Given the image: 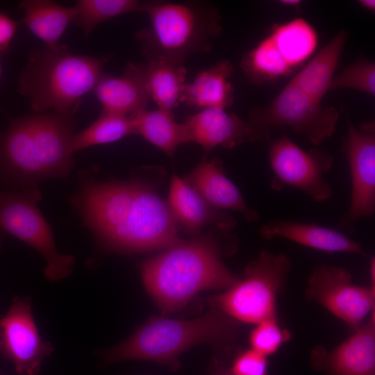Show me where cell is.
Instances as JSON below:
<instances>
[{
    "label": "cell",
    "mask_w": 375,
    "mask_h": 375,
    "mask_svg": "<svg viewBox=\"0 0 375 375\" xmlns=\"http://www.w3.org/2000/svg\"><path fill=\"white\" fill-rule=\"evenodd\" d=\"M31 115L33 133L45 178H65L74 167L71 149L75 128L74 115L56 112Z\"/></svg>",
    "instance_id": "5bb4252c"
},
{
    "label": "cell",
    "mask_w": 375,
    "mask_h": 375,
    "mask_svg": "<svg viewBox=\"0 0 375 375\" xmlns=\"http://www.w3.org/2000/svg\"><path fill=\"white\" fill-rule=\"evenodd\" d=\"M42 199L38 187L0 190V226L36 250L45 261L46 278L56 282L71 274L75 259L58 251L51 228L38 207Z\"/></svg>",
    "instance_id": "ba28073f"
},
{
    "label": "cell",
    "mask_w": 375,
    "mask_h": 375,
    "mask_svg": "<svg viewBox=\"0 0 375 375\" xmlns=\"http://www.w3.org/2000/svg\"><path fill=\"white\" fill-rule=\"evenodd\" d=\"M352 89L371 96L375 94V64L372 60L359 58L334 76L331 90Z\"/></svg>",
    "instance_id": "f546056e"
},
{
    "label": "cell",
    "mask_w": 375,
    "mask_h": 375,
    "mask_svg": "<svg viewBox=\"0 0 375 375\" xmlns=\"http://www.w3.org/2000/svg\"><path fill=\"white\" fill-rule=\"evenodd\" d=\"M291 269L288 256L263 249L242 278L210 299L213 308L237 322L258 324L276 318V297Z\"/></svg>",
    "instance_id": "8992f818"
},
{
    "label": "cell",
    "mask_w": 375,
    "mask_h": 375,
    "mask_svg": "<svg viewBox=\"0 0 375 375\" xmlns=\"http://www.w3.org/2000/svg\"><path fill=\"white\" fill-rule=\"evenodd\" d=\"M237 331V321L215 308L192 319L153 317L102 357L108 364L144 360L177 371L178 357L185 351L199 344L228 341Z\"/></svg>",
    "instance_id": "277c9868"
},
{
    "label": "cell",
    "mask_w": 375,
    "mask_h": 375,
    "mask_svg": "<svg viewBox=\"0 0 375 375\" xmlns=\"http://www.w3.org/2000/svg\"><path fill=\"white\" fill-rule=\"evenodd\" d=\"M240 66L247 78L256 85L273 83L293 72L269 35L243 56Z\"/></svg>",
    "instance_id": "4316f807"
},
{
    "label": "cell",
    "mask_w": 375,
    "mask_h": 375,
    "mask_svg": "<svg viewBox=\"0 0 375 375\" xmlns=\"http://www.w3.org/2000/svg\"><path fill=\"white\" fill-rule=\"evenodd\" d=\"M77 179L71 204L104 249L144 252L165 249L180 240L167 201L147 181L135 176L101 181L92 168L80 170Z\"/></svg>",
    "instance_id": "6da1fadb"
},
{
    "label": "cell",
    "mask_w": 375,
    "mask_h": 375,
    "mask_svg": "<svg viewBox=\"0 0 375 375\" xmlns=\"http://www.w3.org/2000/svg\"><path fill=\"white\" fill-rule=\"evenodd\" d=\"M266 357L252 349L246 350L234 359L231 372L233 375H267Z\"/></svg>",
    "instance_id": "1f68e13d"
},
{
    "label": "cell",
    "mask_w": 375,
    "mask_h": 375,
    "mask_svg": "<svg viewBox=\"0 0 375 375\" xmlns=\"http://www.w3.org/2000/svg\"><path fill=\"white\" fill-rule=\"evenodd\" d=\"M146 3L137 0H79L74 6L73 22L82 28L87 38L103 22L131 12H144Z\"/></svg>",
    "instance_id": "f1b7e54d"
},
{
    "label": "cell",
    "mask_w": 375,
    "mask_h": 375,
    "mask_svg": "<svg viewBox=\"0 0 375 375\" xmlns=\"http://www.w3.org/2000/svg\"><path fill=\"white\" fill-rule=\"evenodd\" d=\"M218 240H179L140 266L143 283L163 314L178 311L201 291L228 289L238 280L224 264Z\"/></svg>",
    "instance_id": "7a4b0ae2"
},
{
    "label": "cell",
    "mask_w": 375,
    "mask_h": 375,
    "mask_svg": "<svg viewBox=\"0 0 375 375\" xmlns=\"http://www.w3.org/2000/svg\"><path fill=\"white\" fill-rule=\"evenodd\" d=\"M344 30L318 51L291 80L302 91L315 100L322 102L331 90V85L347 40Z\"/></svg>",
    "instance_id": "7402d4cb"
},
{
    "label": "cell",
    "mask_w": 375,
    "mask_h": 375,
    "mask_svg": "<svg viewBox=\"0 0 375 375\" xmlns=\"http://www.w3.org/2000/svg\"><path fill=\"white\" fill-rule=\"evenodd\" d=\"M267 152L273 174L272 190L292 187L319 202L331 197L333 191L324 175L334 159L327 151L318 148L304 150L283 133L271 142Z\"/></svg>",
    "instance_id": "9c48e42d"
},
{
    "label": "cell",
    "mask_w": 375,
    "mask_h": 375,
    "mask_svg": "<svg viewBox=\"0 0 375 375\" xmlns=\"http://www.w3.org/2000/svg\"><path fill=\"white\" fill-rule=\"evenodd\" d=\"M312 360L325 375H375L374 310L365 324L333 351L313 350Z\"/></svg>",
    "instance_id": "9a60e30c"
},
{
    "label": "cell",
    "mask_w": 375,
    "mask_h": 375,
    "mask_svg": "<svg viewBox=\"0 0 375 375\" xmlns=\"http://www.w3.org/2000/svg\"><path fill=\"white\" fill-rule=\"evenodd\" d=\"M233 72V65L228 60H219L199 72L186 83L181 103L199 110L230 107L234 101V87L229 81Z\"/></svg>",
    "instance_id": "44dd1931"
},
{
    "label": "cell",
    "mask_w": 375,
    "mask_h": 375,
    "mask_svg": "<svg viewBox=\"0 0 375 375\" xmlns=\"http://www.w3.org/2000/svg\"><path fill=\"white\" fill-rule=\"evenodd\" d=\"M110 56L73 54L59 44L32 51L20 72L19 91L35 112L74 115L82 98L93 90Z\"/></svg>",
    "instance_id": "3957f363"
},
{
    "label": "cell",
    "mask_w": 375,
    "mask_h": 375,
    "mask_svg": "<svg viewBox=\"0 0 375 375\" xmlns=\"http://www.w3.org/2000/svg\"><path fill=\"white\" fill-rule=\"evenodd\" d=\"M144 12L149 23L135 38L147 60L184 64L190 54L209 53L222 32L220 12L204 1H147Z\"/></svg>",
    "instance_id": "5b68a950"
},
{
    "label": "cell",
    "mask_w": 375,
    "mask_h": 375,
    "mask_svg": "<svg viewBox=\"0 0 375 375\" xmlns=\"http://www.w3.org/2000/svg\"><path fill=\"white\" fill-rule=\"evenodd\" d=\"M308 299L325 307L355 330L374 310V285H355L351 275L342 267L321 264L308 278L306 290Z\"/></svg>",
    "instance_id": "8fae6325"
},
{
    "label": "cell",
    "mask_w": 375,
    "mask_h": 375,
    "mask_svg": "<svg viewBox=\"0 0 375 375\" xmlns=\"http://www.w3.org/2000/svg\"><path fill=\"white\" fill-rule=\"evenodd\" d=\"M260 236L266 240L285 238L303 246L328 253L347 252L367 256L360 244L338 228L317 224L290 220H273L260 226Z\"/></svg>",
    "instance_id": "ffe728a7"
},
{
    "label": "cell",
    "mask_w": 375,
    "mask_h": 375,
    "mask_svg": "<svg viewBox=\"0 0 375 375\" xmlns=\"http://www.w3.org/2000/svg\"><path fill=\"white\" fill-rule=\"evenodd\" d=\"M289 339L290 333L280 327L277 319L256 324L249 335L251 349L265 356L276 352Z\"/></svg>",
    "instance_id": "4dcf8cb0"
},
{
    "label": "cell",
    "mask_w": 375,
    "mask_h": 375,
    "mask_svg": "<svg viewBox=\"0 0 375 375\" xmlns=\"http://www.w3.org/2000/svg\"><path fill=\"white\" fill-rule=\"evenodd\" d=\"M46 180L33 133L32 115L13 119L0 131V185L1 191L19 192L38 187Z\"/></svg>",
    "instance_id": "4fadbf2b"
},
{
    "label": "cell",
    "mask_w": 375,
    "mask_h": 375,
    "mask_svg": "<svg viewBox=\"0 0 375 375\" xmlns=\"http://www.w3.org/2000/svg\"><path fill=\"white\" fill-rule=\"evenodd\" d=\"M24 12L20 23L26 26L46 47H55L68 24L76 17V9L51 0H24L19 4Z\"/></svg>",
    "instance_id": "603a6c76"
},
{
    "label": "cell",
    "mask_w": 375,
    "mask_h": 375,
    "mask_svg": "<svg viewBox=\"0 0 375 375\" xmlns=\"http://www.w3.org/2000/svg\"><path fill=\"white\" fill-rule=\"evenodd\" d=\"M144 71L150 98L158 108L169 112L178 106L187 83L184 64L163 60H149Z\"/></svg>",
    "instance_id": "d4e9b609"
},
{
    "label": "cell",
    "mask_w": 375,
    "mask_h": 375,
    "mask_svg": "<svg viewBox=\"0 0 375 375\" xmlns=\"http://www.w3.org/2000/svg\"><path fill=\"white\" fill-rule=\"evenodd\" d=\"M278 2L288 6H297L301 3V1L299 0H282Z\"/></svg>",
    "instance_id": "e575fe53"
},
{
    "label": "cell",
    "mask_w": 375,
    "mask_h": 375,
    "mask_svg": "<svg viewBox=\"0 0 375 375\" xmlns=\"http://www.w3.org/2000/svg\"><path fill=\"white\" fill-rule=\"evenodd\" d=\"M178 224L188 234L197 235L208 224L228 232L235 225V219L223 210L210 206L184 178L173 174L167 200Z\"/></svg>",
    "instance_id": "ac0fdd59"
},
{
    "label": "cell",
    "mask_w": 375,
    "mask_h": 375,
    "mask_svg": "<svg viewBox=\"0 0 375 375\" xmlns=\"http://www.w3.org/2000/svg\"><path fill=\"white\" fill-rule=\"evenodd\" d=\"M344 151L348 161L351 190L347 211L338 229L353 231L361 218L375 211V124L366 122L359 127L348 117Z\"/></svg>",
    "instance_id": "30bf717a"
},
{
    "label": "cell",
    "mask_w": 375,
    "mask_h": 375,
    "mask_svg": "<svg viewBox=\"0 0 375 375\" xmlns=\"http://www.w3.org/2000/svg\"><path fill=\"white\" fill-rule=\"evenodd\" d=\"M5 233L6 232L0 226V248L1 247V244L3 242V240L4 236H5Z\"/></svg>",
    "instance_id": "8d00e7d4"
},
{
    "label": "cell",
    "mask_w": 375,
    "mask_h": 375,
    "mask_svg": "<svg viewBox=\"0 0 375 375\" xmlns=\"http://www.w3.org/2000/svg\"><path fill=\"white\" fill-rule=\"evenodd\" d=\"M93 91L103 112L127 116L146 109L150 94L144 63L128 62L121 76L103 73Z\"/></svg>",
    "instance_id": "e0dca14e"
},
{
    "label": "cell",
    "mask_w": 375,
    "mask_h": 375,
    "mask_svg": "<svg viewBox=\"0 0 375 375\" xmlns=\"http://www.w3.org/2000/svg\"><path fill=\"white\" fill-rule=\"evenodd\" d=\"M1 72H2V69H1V61H0V78H1Z\"/></svg>",
    "instance_id": "f35d334b"
},
{
    "label": "cell",
    "mask_w": 375,
    "mask_h": 375,
    "mask_svg": "<svg viewBox=\"0 0 375 375\" xmlns=\"http://www.w3.org/2000/svg\"><path fill=\"white\" fill-rule=\"evenodd\" d=\"M131 134H135V131L129 115L101 112L92 124L73 135L71 149L74 154L91 146L112 143Z\"/></svg>",
    "instance_id": "83f0119b"
},
{
    "label": "cell",
    "mask_w": 375,
    "mask_h": 375,
    "mask_svg": "<svg viewBox=\"0 0 375 375\" xmlns=\"http://www.w3.org/2000/svg\"><path fill=\"white\" fill-rule=\"evenodd\" d=\"M338 118L335 108L322 106L290 81L269 105L252 109L247 122L254 142H268L272 129L288 127L319 146L333 134Z\"/></svg>",
    "instance_id": "52a82bcc"
},
{
    "label": "cell",
    "mask_w": 375,
    "mask_h": 375,
    "mask_svg": "<svg viewBox=\"0 0 375 375\" xmlns=\"http://www.w3.org/2000/svg\"><path fill=\"white\" fill-rule=\"evenodd\" d=\"M269 35L293 70L311 57L318 44L316 30L301 17L274 25Z\"/></svg>",
    "instance_id": "484cf974"
},
{
    "label": "cell",
    "mask_w": 375,
    "mask_h": 375,
    "mask_svg": "<svg viewBox=\"0 0 375 375\" xmlns=\"http://www.w3.org/2000/svg\"><path fill=\"white\" fill-rule=\"evenodd\" d=\"M129 116L135 134L141 135L170 158L179 145L188 142L184 124L176 122L172 112L146 108Z\"/></svg>",
    "instance_id": "cb8c5ba5"
},
{
    "label": "cell",
    "mask_w": 375,
    "mask_h": 375,
    "mask_svg": "<svg viewBox=\"0 0 375 375\" xmlns=\"http://www.w3.org/2000/svg\"><path fill=\"white\" fill-rule=\"evenodd\" d=\"M215 375H233L231 372H221Z\"/></svg>",
    "instance_id": "74e56055"
},
{
    "label": "cell",
    "mask_w": 375,
    "mask_h": 375,
    "mask_svg": "<svg viewBox=\"0 0 375 375\" xmlns=\"http://www.w3.org/2000/svg\"><path fill=\"white\" fill-rule=\"evenodd\" d=\"M184 179L212 207L238 212L250 222L259 219L256 210L247 205L240 190L224 173L221 160L201 159Z\"/></svg>",
    "instance_id": "d6986e66"
},
{
    "label": "cell",
    "mask_w": 375,
    "mask_h": 375,
    "mask_svg": "<svg viewBox=\"0 0 375 375\" xmlns=\"http://www.w3.org/2000/svg\"><path fill=\"white\" fill-rule=\"evenodd\" d=\"M188 142H194L209 152L217 147L231 149L254 142L247 122L220 108H208L189 116L183 122Z\"/></svg>",
    "instance_id": "2e32d148"
},
{
    "label": "cell",
    "mask_w": 375,
    "mask_h": 375,
    "mask_svg": "<svg viewBox=\"0 0 375 375\" xmlns=\"http://www.w3.org/2000/svg\"><path fill=\"white\" fill-rule=\"evenodd\" d=\"M53 351L51 343L39 333L31 299L15 297L0 318V353L19 375H38L42 362Z\"/></svg>",
    "instance_id": "7c38bea8"
},
{
    "label": "cell",
    "mask_w": 375,
    "mask_h": 375,
    "mask_svg": "<svg viewBox=\"0 0 375 375\" xmlns=\"http://www.w3.org/2000/svg\"><path fill=\"white\" fill-rule=\"evenodd\" d=\"M17 26L16 21L0 12V54L8 50Z\"/></svg>",
    "instance_id": "d6a6232c"
},
{
    "label": "cell",
    "mask_w": 375,
    "mask_h": 375,
    "mask_svg": "<svg viewBox=\"0 0 375 375\" xmlns=\"http://www.w3.org/2000/svg\"><path fill=\"white\" fill-rule=\"evenodd\" d=\"M359 3L365 9L370 12H374L375 10V1L374 0H360L358 1Z\"/></svg>",
    "instance_id": "836d02e7"
},
{
    "label": "cell",
    "mask_w": 375,
    "mask_h": 375,
    "mask_svg": "<svg viewBox=\"0 0 375 375\" xmlns=\"http://www.w3.org/2000/svg\"><path fill=\"white\" fill-rule=\"evenodd\" d=\"M374 269H375V260L372 258L370 263V276L373 284L374 285Z\"/></svg>",
    "instance_id": "d590c367"
}]
</instances>
